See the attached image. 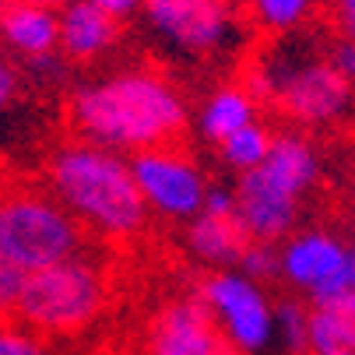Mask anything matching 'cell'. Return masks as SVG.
<instances>
[{
	"instance_id": "1",
	"label": "cell",
	"mask_w": 355,
	"mask_h": 355,
	"mask_svg": "<svg viewBox=\"0 0 355 355\" xmlns=\"http://www.w3.org/2000/svg\"><path fill=\"white\" fill-rule=\"evenodd\" d=\"M71 127L95 144L144 151L173 144L187 130L183 95L155 71H120L71 95Z\"/></svg>"
},
{
	"instance_id": "2",
	"label": "cell",
	"mask_w": 355,
	"mask_h": 355,
	"mask_svg": "<svg viewBox=\"0 0 355 355\" xmlns=\"http://www.w3.org/2000/svg\"><path fill=\"white\" fill-rule=\"evenodd\" d=\"M49 190L92 232L127 239L148 222V200L134 176V162L116 148L71 141L49 159Z\"/></svg>"
},
{
	"instance_id": "3",
	"label": "cell",
	"mask_w": 355,
	"mask_h": 355,
	"mask_svg": "<svg viewBox=\"0 0 355 355\" xmlns=\"http://www.w3.org/2000/svg\"><path fill=\"white\" fill-rule=\"evenodd\" d=\"M106 299L110 285L103 264L81 250L74 257L28 271L18 320L39 334H74L103 313Z\"/></svg>"
},
{
	"instance_id": "4",
	"label": "cell",
	"mask_w": 355,
	"mask_h": 355,
	"mask_svg": "<svg viewBox=\"0 0 355 355\" xmlns=\"http://www.w3.org/2000/svg\"><path fill=\"white\" fill-rule=\"evenodd\" d=\"M81 246L85 225L57 197L28 187L0 193V253L25 271H39L46 264L74 257Z\"/></svg>"
},
{
	"instance_id": "5",
	"label": "cell",
	"mask_w": 355,
	"mask_h": 355,
	"mask_svg": "<svg viewBox=\"0 0 355 355\" xmlns=\"http://www.w3.org/2000/svg\"><path fill=\"white\" fill-rule=\"evenodd\" d=\"M253 88L268 92L278 110L299 123H334L352 110L355 85L324 57L282 53L275 64L257 67Z\"/></svg>"
},
{
	"instance_id": "6",
	"label": "cell",
	"mask_w": 355,
	"mask_h": 355,
	"mask_svg": "<svg viewBox=\"0 0 355 355\" xmlns=\"http://www.w3.org/2000/svg\"><path fill=\"white\" fill-rule=\"evenodd\" d=\"M200 302L211 310L222 334L243 352L261 355L278 334V317L268 292L243 271H215L200 282Z\"/></svg>"
},
{
	"instance_id": "7",
	"label": "cell",
	"mask_w": 355,
	"mask_h": 355,
	"mask_svg": "<svg viewBox=\"0 0 355 355\" xmlns=\"http://www.w3.org/2000/svg\"><path fill=\"white\" fill-rule=\"evenodd\" d=\"M134 176L141 183V193L151 211L166 218H193L205 211V176L187 159V151L162 144V148H144L130 159Z\"/></svg>"
},
{
	"instance_id": "8",
	"label": "cell",
	"mask_w": 355,
	"mask_h": 355,
	"mask_svg": "<svg viewBox=\"0 0 355 355\" xmlns=\"http://www.w3.org/2000/svg\"><path fill=\"white\" fill-rule=\"evenodd\" d=\"M148 25L183 53H215L236 32V8L229 0H144Z\"/></svg>"
},
{
	"instance_id": "9",
	"label": "cell",
	"mask_w": 355,
	"mask_h": 355,
	"mask_svg": "<svg viewBox=\"0 0 355 355\" xmlns=\"http://www.w3.org/2000/svg\"><path fill=\"white\" fill-rule=\"evenodd\" d=\"M148 355H243L215 324L211 310L197 299H176L155 317Z\"/></svg>"
},
{
	"instance_id": "10",
	"label": "cell",
	"mask_w": 355,
	"mask_h": 355,
	"mask_svg": "<svg viewBox=\"0 0 355 355\" xmlns=\"http://www.w3.org/2000/svg\"><path fill=\"white\" fill-rule=\"evenodd\" d=\"M236 200H239V218H243L246 232L264 243L288 236V229L295 225V215H299V193H292L285 183H278L264 166L243 173V180L236 187Z\"/></svg>"
},
{
	"instance_id": "11",
	"label": "cell",
	"mask_w": 355,
	"mask_h": 355,
	"mask_svg": "<svg viewBox=\"0 0 355 355\" xmlns=\"http://www.w3.org/2000/svg\"><path fill=\"white\" fill-rule=\"evenodd\" d=\"M348 243H341L331 232H299L282 246V278L302 292H317L345 261Z\"/></svg>"
},
{
	"instance_id": "12",
	"label": "cell",
	"mask_w": 355,
	"mask_h": 355,
	"mask_svg": "<svg viewBox=\"0 0 355 355\" xmlns=\"http://www.w3.org/2000/svg\"><path fill=\"white\" fill-rule=\"evenodd\" d=\"M0 39L15 53L35 60L60 49V11L35 0H4L0 4Z\"/></svg>"
},
{
	"instance_id": "13",
	"label": "cell",
	"mask_w": 355,
	"mask_h": 355,
	"mask_svg": "<svg viewBox=\"0 0 355 355\" xmlns=\"http://www.w3.org/2000/svg\"><path fill=\"white\" fill-rule=\"evenodd\" d=\"M116 32H120V18L106 15L92 0H74V4L60 11V49L64 57L78 64L103 57L116 42Z\"/></svg>"
},
{
	"instance_id": "14",
	"label": "cell",
	"mask_w": 355,
	"mask_h": 355,
	"mask_svg": "<svg viewBox=\"0 0 355 355\" xmlns=\"http://www.w3.org/2000/svg\"><path fill=\"white\" fill-rule=\"evenodd\" d=\"M250 232L243 225L239 215H211V211H200L190 218L187 229V246L190 253L208 264V268H236L243 250L250 246Z\"/></svg>"
},
{
	"instance_id": "15",
	"label": "cell",
	"mask_w": 355,
	"mask_h": 355,
	"mask_svg": "<svg viewBox=\"0 0 355 355\" xmlns=\"http://www.w3.org/2000/svg\"><path fill=\"white\" fill-rule=\"evenodd\" d=\"M253 116H257L253 88H246V85H222L218 92H211V98L205 103V110H200L197 127H200V134H205L208 141L222 144L239 127L253 123Z\"/></svg>"
},
{
	"instance_id": "16",
	"label": "cell",
	"mask_w": 355,
	"mask_h": 355,
	"mask_svg": "<svg viewBox=\"0 0 355 355\" xmlns=\"http://www.w3.org/2000/svg\"><path fill=\"white\" fill-rule=\"evenodd\" d=\"M278 183H285L292 193H306L313 183H317V173H320V162H317V151L306 137L299 134H282L275 137L271 144V155L261 162Z\"/></svg>"
},
{
	"instance_id": "17",
	"label": "cell",
	"mask_w": 355,
	"mask_h": 355,
	"mask_svg": "<svg viewBox=\"0 0 355 355\" xmlns=\"http://www.w3.org/2000/svg\"><path fill=\"white\" fill-rule=\"evenodd\" d=\"M338 348H355V292L324 306L310 302V355H331Z\"/></svg>"
},
{
	"instance_id": "18",
	"label": "cell",
	"mask_w": 355,
	"mask_h": 355,
	"mask_svg": "<svg viewBox=\"0 0 355 355\" xmlns=\"http://www.w3.org/2000/svg\"><path fill=\"white\" fill-rule=\"evenodd\" d=\"M271 144H275L271 130H268L264 123L253 120V123L239 127L232 137H225V141L218 144V151H222V159H225L232 169L250 173V169H257V166L271 155Z\"/></svg>"
},
{
	"instance_id": "19",
	"label": "cell",
	"mask_w": 355,
	"mask_h": 355,
	"mask_svg": "<svg viewBox=\"0 0 355 355\" xmlns=\"http://www.w3.org/2000/svg\"><path fill=\"white\" fill-rule=\"evenodd\" d=\"M313 0H246L250 21L268 32H292L306 21Z\"/></svg>"
},
{
	"instance_id": "20",
	"label": "cell",
	"mask_w": 355,
	"mask_h": 355,
	"mask_svg": "<svg viewBox=\"0 0 355 355\" xmlns=\"http://www.w3.org/2000/svg\"><path fill=\"white\" fill-rule=\"evenodd\" d=\"M278 317V338L288 355H310V306L295 299H285L275 306Z\"/></svg>"
},
{
	"instance_id": "21",
	"label": "cell",
	"mask_w": 355,
	"mask_h": 355,
	"mask_svg": "<svg viewBox=\"0 0 355 355\" xmlns=\"http://www.w3.org/2000/svg\"><path fill=\"white\" fill-rule=\"evenodd\" d=\"M236 268L243 275H250V278H257V282L275 278V275H282V250H275L264 239H250V246L243 250V257H239Z\"/></svg>"
},
{
	"instance_id": "22",
	"label": "cell",
	"mask_w": 355,
	"mask_h": 355,
	"mask_svg": "<svg viewBox=\"0 0 355 355\" xmlns=\"http://www.w3.org/2000/svg\"><path fill=\"white\" fill-rule=\"evenodd\" d=\"M25 282H28V271L0 253V320L18 317V302H21Z\"/></svg>"
},
{
	"instance_id": "23",
	"label": "cell",
	"mask_w": 355,
	"mask_h": 355,
	"mask_svg": "<svg viewBox=\"0 0 355 355\" xmlns=\"http://www.w3.org/2000/svg\"><path fill=\"white\" fill-rule=\"evenodd\" d=\"M0 355H49V348L39 331H32L28 324H11L8 317L0 320Z\"/></svg>"
},
{
	"instance_id": "24",
	"label": "cell",
	"mask_w": 355,
	"mask_h": 355,
	"mask_svg": "<svg viewBox=\"0 0 355 355\" xmlns=\"http://www.w3.org/2000/svg\"><path fill=\"white\" fill-rule=\"evenodd\" d=\"M352 292H355V243H348V253H345L341 268L317 292H310V302L313 306H324V302H338V299H345Z\"/></svg>"
},
{
	"instance_id": "25",
	"label": "cell",
	"mask_w": 355,
	"mask_h": 355,
	"mask_svg": "<svg viewBox=\"0 0 355 355\" xmlns=\"http://www.w3.org/2000/svg\"><path fill=\"white\" fill-rule=\"evenodd\" d=\"M327 60L355 85V39H345V35H338V42L331 46V53H327Z\"/></svg>"
},
{
	"instance_id": "26",
	"label": "cell",
	"mask_w": 355,
	"mask_h": 355,
	"mask_svg": "<svg viewBox=\"0 0 355 355\" xmlns=\"http://www.w3.org/2000/svg\"><path fill=\"white\" fill-rule=\"evenodd\" d=\"M331 25L338 35L355 39V0H331Z\"/></svg>"
},
{
	"instance_id": "27",
	"label": "cell",
	"mask_w": 355,
	"mask_h": 355,
	"mask_svg": "<svg viewBox=\"0 0 355 355\" xmlns=\"http://www.w3.org/2000/svg\"><path fill=\"white\" fill-rule=\"evenodd\" d=\"M18 88H21V78H18V67L8 64L0 57V113H4L15 98H18Z\"/></svg>"
},
{
	"instance_id": "28",
	"label": "cell",
	"mask_w": 355,
	"mask_h": 355,
	"mask_svg": "<svg viewBox=\"0 0 355 355\" xmlns=\"http://www.w3.org/2000/svg\"><path fill=\"white\" fill-rule=\"evenodd\" d=\"M205 211H211V215H239V200H236L232 190L215 187V190H208V197H205Z\"/></svg>"
},
{
	"instance_id": "29",
	"label": "cell",
	"mask_w": 355,
	"mask_h": 355,
	"mask_svg": "<svg viewBox=\"0 0 355 355\" xmlns=\"http://www.w3.org/2000/svg\"><path fill=\"white\" fill-rule=\"evenodd\" d=\"M92 4H98L106 15H113V18H127V15H134L137 8H144V0H92Z\"/></svg>"
},
{
	"instance_id": "30",
	"label": "cell",
	"mask_w": 355,
	"mask_h": 355,
	"mask_svg": "<svg viewBox=\"0 0 355 355\" xmlns=\"http://www.w3.org/2000/svg\"><path fill=\"white\" fill-rule=\"evenodd\" d=\"M35 4H42V8H53V11H64L67 4H74V0H35Z\"/></svg>"
},
{
	"instance_id": "31",
	"label": "cell",
	"mask_w": 355,
	"mask_h": 355,
	"mask_svg": "<svg viewBox=\"0 0 355 355\" xmlns=\"http://www.w3.org/2000/svg\"><path fill=\"white\" fill-rule=\"evenodd\" d=\"M331 355H355V348H338V352H331Z\"/></svg>"
},
{
	"instance_id": "32",
	"label": "cell",
	"mask_w": 355,
	"mask_h": 355,
	"mask_svg": "<svg viewBox=\"0 0 355 355\" xmlns=\"http://www.w3.org/2000/svg\"><path fill=\"white\" fill-rule=\"evenodd\" d=\"M313 4H331V0H313Z\"/></svg>"
}]
</instances>
